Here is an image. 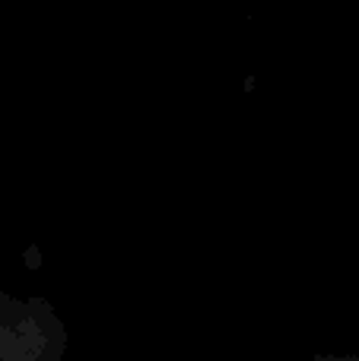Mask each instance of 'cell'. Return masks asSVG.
<instances>
[]
</instances>
